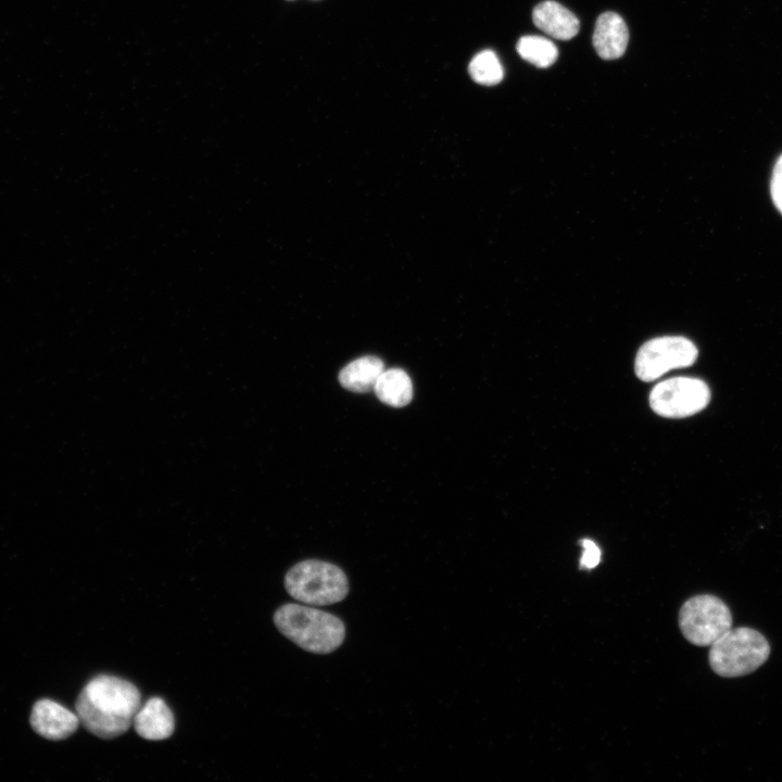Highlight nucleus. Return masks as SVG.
Masks as SVG:
<instances>
[{"instance_id": "14", "label": "nucleus", "mask_w": 782, "mask_h": 782, "mask_svg": "<svg viewBox=\"0 0 782 782\" xmlns=\"http://www.w3.org/2000/svg\"><path fill=\"white\" fill-rule=\"evenodd\" d=\"M516 49L524 60L540 68L551 66L558 56V50L553 41L535 35L521 37L516 45Z\"/></svg>"}, {"instance_id": "11", "label": "nucleus", "mask_w": 782, "mask_h": 782, "mask_svg": "<svg viewBox=\"0 0 782 782\" xmlns=\"http://www.w3.org/2000/svg\"><path fill=\"white\" fill-rule=\"evenodd\" d=\"M534 25L559 40L573 38L580 28L577 16L556 1L547 0L539 3L532 12Z\"/></svg>"}, {"instance_id": "5", "label": "nucleus", "mask_w": 782, "mask_h": 782, "mask_svg": "<svg viewBox=\"0 0 782 782\" xmlns=\"http://www.w3.org/2000/svg\"><path fill=\"white\" fill-rule=\"evenodd\" d=\"M679 626L683 636L697 646L711 645L732 626L727 604L710 594L695 595L680 608Z\"/></svg>"}, {"instance_id": "12", "label": "nucleus", "mask_w": 782, "mask_h": 782, "mask_svg": "<svg viewBox=\"0 0 782 782\" xmlns=\"http://www.w3.org/2000/svg\"><path fill=\"white\" fill-rule=\"evenodd\" d=\"M384 370L382 361L377 356H362L344 366L339 373L341 386L352 392L374 390L379 376Z\"/></svg>"}, {"instance_id": "16", "label": "nucleus", "mask_w": 782, "mask_h": 782, "mask_svg": "<svg viewBox=\"0 0 782 782\" xmlns=\"http://www.w3.org/2000/svg\"><path fill=\"white\" fill-rule=\"evenodd\" d=\"M583 552L580 558L581 569H593L601 562V550L597 544L590 539H582L580 541Z\"/></svg>"}, {"instance_id": "7", "label": "nucleus", "mask_w": 782, "mask_h": 782, "mask_svg": "<svg viewBox=\"0 0 782 782\" xmlns=\"http://www.w3.org/2000/svg\"><path fill=\"white\" fill-rule=\"evenodd\" d=\"M711 398L705 381L692 377H673L658 382L649 393L651 408L668 418L689 417L703 411Z\"/></svg>"}, {"instance_id": "3", "label": "nucleus", "mask_w": 782, "mask_h": 782, "mask_svg": "<svg viewBox=\"0 0 782 782\" xmlns=\"http://www.w3.org/2000/svg\"><path fill=\"white\" fill-rule=\"evenodd\" d=\"M285 588L291 597L312 606L339 603L349 593L344 571L319 559H306L291 567L285 576Z\"/></svg>"}, {"instance_id": "6", "label": "nucleus", "mask_w": 782, "mask_h": 782, "mask_svg": "<svg viewBox=\"0 0 782 782\" xmlns=\"http://www.w3.org/2000/svg\"><path fill=\"white\" fill-rule=\"evenodd\" d=\"M697 355L696 345L688 338H654L639 349L634 362L635 374L642 381H654L669 370L693 365Z\"/></svg>"}, {"instance_id": "2", "label": "nucleus", "mask_w": 782, "mask_h": 782, "mask_svg": "<svg viewBox=\"0 0 782 782\" xmlns=\"http://www.w3.org/2000/svg\"><path fill=\"white\" fill-rule=\"evenodd\" d=\"M274 623L287 639L314 654H329L345 639V626L339 617L301 604L280 606Z\"/></svg>"}, {"instance_id": "13", "label": "nucleus", "mask_w": 782, "mask_h": 782, "mask_svg": "<svg viewBox=\"0 0 782 782\" xmlns=\"http://www.w3.org/2000/svg\"><path fill=\"white\" fill-rule=\"evenodd\" d=\"M374 391L384 404L393 407L407 405L413 398V384L409 376L401 368L383 370Z\"/></svg>"}, {"instance_id": "9", "label": "nucleus", "mask_w": 782, "mask_h": 782, "mask_svg": "<svg viewBox=\"0 0 782 782\" xmlns=\"http://www.w3.org/2000/svg\"><path fill=\"white\" fill-rule=\"evenodd\" d=\"M139 736L149 741L169 737L175 729V719L171 708L160 697H151L138 709L133 721Z\"/></svg>"}, {"instance_id": "1", "label": "nucleus", "mask_w": 782, "mask_h": 782, "mask_svg": "<svg viewBox=\"0 0 782 782\" xmlns=\"http://www.w3.org/2000/svg\"><path fill=\"white\" fill-rule=\"evenodd\" d=\"M140 706L141 695L137 686L110 674L92 678L80 691L75 704L79 722L101 739L124 734Z\"/></svg>"}, {"instance_id": "4", "label": "nucleus", "mask_w": 782, "mask_h": 782, "mask_svg": "<svg viewBox=\"0 0 782 782\" xmlns=\"http://www.w3.org/2000/svg\"><path fill=\"white\" fill-rule=\"evenodd\" d=\"M769 654V643L760 632L740 627L730 628L710 645L708 660L714 672L734 678L755 671Z\"/></svg>"}, {"instance_id": "10", "label": "nucleus", "mask_w": 782, "mask_h": 782, "mask_svg": "<svg viewBox=\"0 0 782 782\" xmlns=\"http://www.w3.org/2000/svg\"><path fill=\"white\" fill-rule=\"evenodd\" d=\"M629 41V31L623 18L615 12L601 14L595 23L593 46L604 60L620 58Z\"/></svg>"}, {"instance_id": "15", "label": "nucleus", "mask_w": 782, "mask_h": 782, "mask_svg": "<svg viewBox=\"0 0 782 782\" xmlns=\"http://www.w3.org/2000/svg\"><path fill=\"white\" fill-rule=\"evenodd\" d=\"M471 78L484 86L499 84L504 76L503 66L492 50H483L477 53L469 63Z\"/></svg>"}, {"instance_id": "17", "label": "nucleus", "mask_w": 782, "mask_h": 782, "mask_svg": "<svg viewBox=\"0 0 782 782\" xmlns=\"http://www.w3.org/2000/svg\"><path fill=\"white\" fill-rule=\"evenodd\" d=\"M772 201L782 214V154L778 157L770 185Z\"/></svg>"}, {"instance_id": "8", "label": "nucleus", "mask_w": 782, "mask_h": 782, "mask_svg": "<svg viewBox=\"0 0 782 782\" xmlns=\"http://www.w3.org/2000/svg\"><path fill=\"white\" fill-rule=\"evenodd\" d=\"M30 724L41 736L59 741L72 735L78 724V716L63 705L51 701H38L31 710Z\"/></svg>"}]
</instances>
